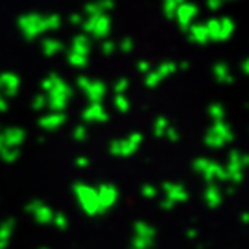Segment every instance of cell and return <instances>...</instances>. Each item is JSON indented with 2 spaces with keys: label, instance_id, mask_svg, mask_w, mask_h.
<instances>
[{
  "label": "cell",
  "instance_id": "obj_1",
  "mask_svg": "<svg viewBox=\"0 0 249 249\" xmlns=\"http://www.w3.org/2000/svg\"><path fill=\"white\" fill-rule=\"evenodd\" d=\"M17 26L20 28L22 36L26 41H34L39 36L46 34V24H45V17L39 15V13H26V15H20L17 20Z\"/></svg>",
  "mask_w": 249,
  "mask_h": 249
},
{
  "label": "cell",
  "instance_id": "obj_2",
  "mask_svg": "<svg viewBox=\"0 0 249 249\" xmlns=\"http://www.w3.org/2000/svg\"><path fill=\"white\" fill-rule=\"evenodd\" d=\"M83 32H85V36L87 37H94V39H100V41H104L107 39V36L111 34V17L106 15V13H102V15H96V17H89L83 20Z\"/></svg>",
  "mask_w": 249,
  "mask_h": 249
},
{
  "label": "cell",
  "instance_id": "obj_3",
  "mask_svg": "<svg viewBox=\"0 0 249 249\" xmlns=\"http://www.w3.org/2000/svg\"><path fill=\"white\" fill-rule=\"evenodd\" d=\"M199 9H197L196 4L192 2H183L178 9H176V20H178L181 32H188V28L194 24V18L197 17Z\"/></svg>",
  "mask_w": 249,
  "mask_h": 249
},
{
  "label": "cell",
  "instance_id": "obj_4",
  "mask_svg": "<svg viewBox=\"0 0 249 249\" xmlns=\"http://www.w3.org/2000/svg\"><path fill=\"white\" fill-rule=\"evenodd\" d=\"M20 87V78L15 72H2L0 74V94L4 92L6 96H15Z\"/></svg>",
  "mask_w": 249,
  "mask_h": 249
},
{
  "label": "cell",
  "instance_id": "obj_5",
  "mask_svg": "<svg viewBox=\"0 0 249 249\" xmlns=\"http://www.w3.org/2000/svg\"><path fill=\"white\" fill-rule=\"evenodd\" d=\"M85 94H87V98L90 100V104H100L102 98L107 94V85L104 81H90V85L87 89L83 90Z\"/></svg>",
  "mask_w": 249,
  "mask_h": 249
},
{
  "label": "cell",
  "instance_id": "obj_6",
  "mask_svg": "<svg viewBox=\"0 0 249 249\" xmlns=\"http://www.w3.org/2000/svg\"><path fill=\"white\" fill-rule=\"evenodd\" d=\"M188 39L194 43V45L205 46L209 43V34H207V28L205 24H192L188 28Z\"/></svg>",
  "mask_w": 249,
  "mask_h": 249
},
{
  "label": "cell",
  "instance_id": "obj_7",
  "mask_svg": "<svg viewBox=\"0 0 249 249\" xmlns=\"http://www.w3.org/2000/svg\"><path fill=\"white\" fill-rule=\"evenodd\" d=\"M71 52L80 53V55H87V57H89L90 39L87 36H85V34H78V36H74V37H72Z\"/></svg>",
  "mask_w": 249,
  "mask_h": 249
},
{
  "label": "cell",
  "instance_id": "obj_8",
  "mask_svg": "<svg viewBox=\"0 0 249 249\" xmlns=\"http://www.w3.org/2000/svg\"><path fill=\"white\" fill-rule=\"evenodd\" d=\"M213 74H214V78H216V81H220V83H232V81H234V76L231 74L229 67L222 61L214 65Z\"/></svg>",
  "mask_w": 249,
  "mask_h": 249
},
{
  "label": "cell",
  "instance_id": "obj_9",
  "mask_svg": "<svg viewBox=\"0 0 249 249\" xmlns=\"http://www.w3.org/2000/svg\"><path fill=\"white\" fill-rule=\"evenodd\" d=\"M83 118L85 120H107V113L104 111V107H102V104H90L85 111H83Z\"/></svg>",
  "mask_w": 249,
  "mask_h": 249
},
{
  "label": "cell",
  "instance_id": "obj_10",
  "mask_svg": "<svg viewBox=\"0 0 249 249\" xmlns=\"http://www.w3.org/2000/svg\"><path fill=\"white\" fill-rule=\"evenodd\" d=\"M41 50H43L45 55L52 57V55H55V53H59L63 50V43L57 41V39H45L41 43Z\"/></svg>",
  "mask_w": 249,
  "mask_h": 249
},
{
  "label": "cell",
  "instance_id": "obj_11",
  "mask_svg": "<svg viewBox=\"0 0 249 249\" xmlns=\"http://www.w3.org/2000/svg\"><path fill=\"white\" fill-rule=\"evenodd\" d=\"M207 34H209V41H222V34H220V18H209L205 22Z\"/></svg>",
  "mask_w": 249,
  "mask_h": 249
},
{
  "label": "cell",
  "instance_id": "obj_12",
  "mask_svg": "<svg viewBox=\"0 0 249 249\" xmlns=\"http://www.w3.org/2000/svg\"><path fill=\"white\" fill-rule=\"evenodd\" d=\"M236 30V24L231 17H222L220 18V34H222V41H227L229 37L234 34Z\"/></svg>",
  "mask_w": 249,
  "mask_h": 249
},
{
  "label": "cell",
  "instance_id": "obj_13",
  "mask_svg": "<svg viewBox=\"0 0 249 249\" xmlns=\"http://www.w3.org/2000/svg\"><path fill=\"white\" fill-rule=\"evenodd\" d=\"M187 2V0H162V11H164V17L168 20H174L176 18V9Z\"/></svg>",
  "mask_w": 249,
  "mask_h": 249
},
{
  "label": "cell",
  "instance_id": "obj_14",
  "mask_svg": "<svg viewBox=\"0 0 249 249\" xmlns=\"http://www.w3.org/2000/svg\"><path fill=\"white\" fill-rule=\"evenodd\" d=\"M63 122H65V116H63L61 113H53V115H48L39 120V124L43 125V127H48V129H53V127L61 125Z\"/></svg>",
  "mask_w": 249,
  "mask_h": 249
},
{
  "label": "cell",
  "instance_id": "obj_15",
  "mask_svg": "<svg viewBox=\"0 0 249 249\" xmlns=\"http://www.w3.org/2000/svg\"><path fill=\"white\" fill-rule=\"evenodd\" d=\"M48 94H50V96H61V98H71L72 96V87L71 85H69V83H67V81H59V83H57V85H55V87H53L52 90H50V92H48Z\"/></svg>",
  "mask_w": 249,
  "mask_h": 249
},
{
  "label": "cell",
  "instance_id": "obj_16",
  "mask_svg": "<svg viewBox=\"0 0 249 249\" xmlns=\"http://www.w3.org/2000/svg\"><path fill=\"white\" fill-rule=\"evenodd\" d=\"M155 72L159 74L160 78L164 80V78H168V76H174L176 72H178V63H174V61H162L155 69Z\"/></svg>",
  "mask_w": 249,
  "mask_h": 249
},
{
  "label": "cell",
  "instance_id": "obj_17",
  "mask_svg": "<svg viewBox=\"0 0 249 249\" xmlns=\"http://www.w3.org/2000/svg\"><path fill=\"white\" fill-rule=\"evenodd\" d=\"M67 61H69V65L74 67V69H85V67L89 65V57H87V55H80V53L69 52Z\"/></svg>",
  "mask_w": 249,
  "mask_h": 249
},
{
  "label": "cell",
  "instance_id": "obj_18",
  "mask_svg": "<svg viewBox=\"0 0 249 249\" xmlns=\"http://www.w3.org/2000/svg\"><path fill=\"white\" fill-rule=\"evenodd\" d=\"M67 102H69V100H67V98H61V96H50V98L46 100L48 107H52L55 113H61L63 109L67 107Z\"/></svg>",
  "mask_w": 249,
  "mask_h": 249
},
{
  "label": "cell",
  "instance_id": "obj_19",
  "mask_svg": "<svg viewBox=\"0 0 249 249\" xmlns=\"http://www.w3.org/2000/svg\"><path fill=\"white\" fill-rule=\"evenodd\" d=\"M61 81V78L57 76V74H50V76H46L45 80L41 81V90H45V92H50V90L57 85Z\"/></svg>",
  "mask_w": 249,
  "mask_h": 249
},
{
  "label": "cell",
  "instance_id": "obj_20",
  "mask_svg": "<svg viewBox=\"0 0 249 249\" xmlns=\"http://www.w3.org/2000/svg\"><path fill=\"white\" fill-rule=\"evenodd\" d=\"M160 81H162V78H160L159 74L155 71H150L146 76H144V85L148 87V89H155L157 85H159Z\"/></svg>",
  "mask_w": 249,
  "mask_h": 249
},
{
  "label": "cell",
  "instance_id": "obj_21",
  "mask_svg": "<svg viewBox=\"0 0 249 249\" xmlns=\"http://www.w3.org/2000/svg\"><path fill=\"white\" fill-rule=\"evenodd\" d=\"M113 104H115L116 109H118V111H122V113H125V111H129V109H131V102L125 98L124 94H115Z\"/></svg>",
  "mask_w": 249,
  "mask_h": 249
},
{
  "label": "cell",
  "instance_id": "obj_22",
  "mask_svg": "<svg viewBox=\"0 0 249 249\" xmlns=\"http://www.w3.org/2000/svg\"><path fill=\"white\" fill-rule=\"evenodd\" d=\"M45 24H46V30H48V32H53V30H57V28L61 26V17H59L57 13H53V15H46Z\"/></svg>",
  "mask_w": 249,
  "mask_h": 249
},
{
  "label": "cell",
  "instance_id": "obj_23",
  "mask_svg": "<svg viewBox=\"0 0 249 249\" xmlns=\"http://www.w3.org/2000/svg\"><path fill=\"white\" fill-rule=\"evenodd\" d=\"M133 48H135V43H133V39H131V37H124V39L116 45V50H120V52H124V53L133 52Z\"/></svg>",
  "mask_w": 249,
  "mask_h": 249
},
{
  "label": "cell",
  "instance_id": "obj_24",
  "mask_svg": "<svg viewBox=\"0 0 249 249\" xmlns=\"http://www.w3.org/2000/svg\"><path fill=\"white\" fill-rule=\"evenodd\" d=\"M100 52L104 53V55H111V53H115L116 52V43L109 41V39H104V41H102V45H100Z\"/></svg>",
  "mask_w": 249,
  "mask_h": 249
},
{
  "label": "cell",
  "instance_id": "obj_25",
  "mask_svg": "<svg viewBox=\"0 0 249 249\" xmlns=\"http://www.w3.org/2000/svg\"><path fill=\"white\" fill-rule=\"evenodd\" d=\"M127 89H129V80H127V78H120V80H116L115 85H113L115 94H124Z\"/></svg>",
  "mask_w": 249,
  "mask_h": 249
},
{
  "label": "cell",
  "instance_id": "obj_26",
  "mask_svg": "<svg viewBox=\"0 0 249 249\" xmlns=\"http://www.w3.org/2000/svg\"><path fill=\"white\" fill-rule=\"evenodd\" d=\"M209 115L213 116L214 120L220 122V120L223 118V106L222 104H213V106L209 107Z\"/></svg>",
  "mask_w": 249,
  "mask_h": 249
},
{
  "label": "cell",
  "instance_id": "obj_27",
  "mask_svg": "<svg viewBox=\"0 0 249 249\" xmlns=\"http://www.w3.org/2000/svg\"><path fill=\"white\" fill-rule=\"evenodd\" d=\"M94 2H96V6L100 8V11L106 13V15L115 8V2H113V0H94Z\"/></svg>",
  "mask_w": 249,
  "mask_h": 249
},
{
  "label": "cell",
  "instance_id": "obj_28",
  "mask_svg": "<svg viewBox=\"0 0 249 249\" xmlns=\"http://www.w3.org/2000/svg\"><path fill=\"white\" fill-rule=\"evenodd\" d=\"M85 15H87V18L102 15V11H100V8L96 6V2H89V4H85Z\"/></svg>",
  "mask_w": 249,
  "mask_h": 249
},
{
  "label": "cell",
  "instance_id": "obj_29",
  "mask_svg": "<svg viewBox=\"0 0 249 249\" xmlns=\"http://www.w3.org/2000/svg\"><path fill=\"white\" fill-rule=\"evenodd\" d=\"M137 71L141 72L142 76H146V74L151 71V63L146 61V59H139V61H137Z\"/></svg>",
  "mask_w": 249,
  "mask_h": 249
},
{
  "label": "cell",
  "instance_id": "obj_30",
  "mask_svg": "<svg viewBox=\"0 0 249 249\" xmlns=\"http://www.w3.org/2000/svg\"><path fill=\"white\" fill-rule=\"evenodd\" d=\"M90 81H92V80H89L87 76H78V80H76V85H78V89H80V90H85L90 85Z\"/></svg>",
  "mask_w": 249,
  "mask_h": 249
},
{
  "label": "cell",
  "instance_id": "obj_31",
  "mask_svg": "<svg viewBox=\"0 0 249 249\" xmlns=\"http://www.w3.org/2000/svg\"><path fill=\"white\" fill-rule=\"evenodd\" d=\"M20 139H22V131H20V129H11V131H8L9 142H18Z\"/></svg>",
  "mask_w": 249,
  "mask_h": 249
},
{
  "label": "cell",
  "instance_id": "obj_32",
  "mask_svg": "<svg viewBox=\"0 0 249 249\" xmlns=\"http://www.w3.org/2000/svg\"><path fill=\"white\" fill-rule=\"evenodd\" d=\"M83 20H85V17L80 15V13H72L71 17H69V22H71V24H76V26H81Z\"/></svg>",
  "mask_w": 249,
  "mask_h": 249
},
{
  "label": "cell",
  "instance_id": "obj_33",
  "mask_svg": "<svg viewBox=\"0 0 249 249\" xmlns=\"http://www.w3.org/2000/svg\"><path fill=\"white\" fill-rule=\"evenodd\" d=\"M43 107H46V98L43 94H37L34 98V109H43Z\"/></svg>",
  "mask_w": 249,
  "mask_h": 249
},
{
  "label": "cell",
  "instance_id": "obj_34",
  "mask_svg": "<svg viewBox=\"0 0 249 249\" xmlns=\"http://www.w3.org/2000/svg\"><path fill=\"white\" fill-rule=\"evenodd\" d=\"M222 6H223L222 0H207V8L211 9V11H218Z\"/></svg>",
  "mask_w": 249,
  "mask_h": 249
},
{
  "label": "cell",
  "instance_id": "obj_35",
  "mask_svg": "<svg viewBox=\"0 0 249 249\" xmlns=\"http://www.w3.org/2000/svg\"><path fill=\"white\" fill-rule=\"evenodd\" d=\"M155 127H157V133H160V131L166 127V120H164V118H157V124H155Z\"/></svg>",
  "mask_w": 249,
  "mask_h": 249
},
{
  "label": "cell",
  "instance_id": "obj_36",
  "mask_svg": "<svg viewBox=\"0 0 249 249\" xmlns=\"http://www.w3.org/2000/svg\"><path fill=\"white\" fill-rule=\"evenodd\" d=\"M242 72H244L246 76L249 74V59H244V61H242Z\"/></svg>",
  "mask_w": 249,
  "mask_h": 249
},
{
  "label": "cell",
  "instance_id": "obj_37",
  "mask_svg": "<svg viewBox=\"0 0 249 249\" xmlns=\"http://www.w3.org/2000/svg\"><path fill=\"white\" fill-rule=\"evenodd\" d=\"M179 69H181V71H188V69H190V63H188L187 59H185V61H181L178 65V71H179Z\"/></svg>",
  "mask_w": 249,
  "mask_h": 249
},
{
  "label": "cell",
  "instance_id": "obj_38",
  "mask_svg": "<svg viewBox=\"0 0 249 249\" xmlns=\"http://www.w3.org/2000/svg\"><path fill=\"white\" fill-rule=\"evenodd\" d=\"M8 109V104H6V100H4V96L0 94V111H6Z\"/></svg>",
  "mask_w": 249,
  "mask_h": 249
},
{
  "label": "cell",
  "instance_id": "obj_39",
  "mask_svg": "<svg viewBox=\"0 0 249 249\" xmlns=\"http://www.w3.org/2000/svg\"><path fill=\"white\" fill-rule=\"evenodd\" d=\"M83 135H85V129H83V127H78V129H76V137H78V139H81Z\"/></svg>",
  "mask_w": 249,
  "mask_h": 249
},
{
  "label": "cell",
  "instance_id": "obj_40",
  "mask_svg": "<svg viewBox=\"0 0 249 249\" xmlns=\"http://www.w3.org/2000/svg\"><path fill=\"white\" fill-rule=\"evenodd\" d=\"M222 2H223V0H222Z\"/></svg>",
  "mask_w": 249,
  "mask_h": 249
}]
</instances>
